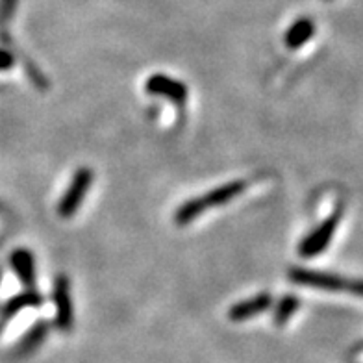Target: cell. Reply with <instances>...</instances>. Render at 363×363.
Masks as SVG:
<instances>
[{"mask_svg":"<svg viewBox=\"0 0 363 363\" xmlns=\"http://www.w3.org/2000/svg\"><path fill=\"white\" fill-rule=\"evenodd\" d=\"M17 2L19 0H0V28L8 24L17 10Z\"/></svg>","mask_w":363,"mask_h":363,"instance_id":"obj_13","label":"cell"},{"mask_svg":"<svg viewBox=\"0 0 363 363\" xmlns=\"http://www.w3.org/2000/svg\"><path fill=\"white\" fill-rule=\"evenodd\" d=\"M341 217H343V211L335 210L310 235L302 239L301 245H298V254H301L302 258H315V256H319L320 252H325L328 249L330 241H332L335 230L340 226Z\"/></svg>","mask_w":363,"mask_h":363,"instance_id":"obj_3","label":"cell"},{"mask_svg":"<svg viewBox=\"0 0 363 363\" xmlns=\"http://www.w3.org/2000/svg\"><path fill=\"white\" fill-rule=\"evenodd\" d=\"M347 291L356 296H363V280H349L347 282Z\"/></svg>","mask_w":363,"mask_h":363,"instance_id":"obj_15","label":"cell"},{"mask_svg":"<svg viewBox=\"0 0 363 363\" xmlns=\"http://www.w3.org/2000/svg\"><path fill=\"white\" fill-rule=\"evenodd\" d=\"M48 328H50V325H48L47 320H39V323H35L32 328L24 334V337L21 340L19 343V350L24 354L32 352V350H35L39 347V345L43 343V340L47 337L48 334Z\"/></svg>","mask_w":363,"mask_h":363,"instance_id":"obj_12","label":"cell"},{"mask_svg":"<svg viewBox=\"0 0 363 363\" xmlns=\"http://www.w3.org/2000/svg\"><path fill=\"white\" fill-rule=\"evenodd\" d=\"M10 263L15 274L19 277L26 289H34L35 286V259L28 249H17L11 252Z\"/></svg>","mask_w":363,"mask_h":363,"instance_id":"obj_8","label":"cell"},{"mask_svg":"<svg viewBox=\"0 0 363 363\" xmlns=\"http://www.w3.org/2000/svg\"><path fill=\"white\" fill-rule=\"evenodd\" d=\"M15 65V57L10 50H4L0 48V71H8Z\"/></svg>","mask_w":363,"mask_h":363,"instance_id":"obj_14","label":"cell"},{"mask_svg":"<svg viewBox=\"0 0 363 363\" xmlns=\"http://www.w3.org/2000/svg\"><path fill=\"white\" fill-rule=\"evenodd\" d=\"M145 89H147L148 95L163 96V99L171 101L172 104H177L178 108H184L187 99H189V89L186 87V84H182L180 80H174L167 74H162V72L148 78Z\"/></svg>","mask_w":363,"mask_h":363,"instance_id":"obj_6","label":"cell"},{"mask_svg":"<svg viewBox=\"0 0 363 363\" xmlns=\"http://www.w3.org/2000/svg\"><path fill=\"white\" fill-rule=\"evenodd\" d=\"M45 296L39 291H34V289H26L24 293H19L15 295L13 298L6 302L4 308H2V319L8 320L11 317H15L24 308H39L43 306Z\"/></svg>","mask_w":363,"mask_h":363,"instance_id":"obj_10","label":"cell"},{"mask_svg":"<svg viewBox=\"0 0 363 363\" xmlns=\"http://www.w3.org/2000/svg\"><path fill=\"white\" fill-rule=\"evenodd\" d=\"M93 171L89 167H80L74 177H72L71 184L65 189L63 196L57 202V216L62 219H71L82 206V202L86 201V195L89 193L91 184H93Z\"/></svg>","mask_w":363,"mask_h":363,"instance_id":"obj_2","label":"cell"},{"mask_svg":"<svg viewBox=\"0 0 363 363\" xmlns=\"http://www.w3.org/2000/svg\"><path fill=\"white\" fill-rule=\"evenodd\" d=\"M313 34H315V23L308 17H302L287 28L286 35H284V43L289 50H296V48L304 47L313 38Z\"/></svg>","mask_w":363,"mask_h":363,"instance_id":"obj_9","label":"cell"},{"mask_svg":"<svg viewBox=\"0 0 363 363\" xmlns=\"http://www.w3.org/2000/svg\"><path fill=\"white\" fill-rule=\"evenodd\" d=\"M301 308V298L293 293H287L284 295L280 301H278L277 308H274V315H272V323L274 325H286L287 320L295 315V311Z\"/></svg>","mask_w":363,"mask_h":363,"instance_id":"obj_11","label":"cell"},{"mask_svg":"<svg viewBox=\"0 0 363 363\" xmlns=\"http://www.w3.org/2000/svg\"><path fill=\"white\" fill-rule=\"evenodd\" d=\"M272 306V295L267 291L258 293V295L245 298V301L238 302L228 310V319L232 323H243V320L254 319L259 313L267 311Z\"/></svg>","mask_w":363,"mask_h":363,"instance_id":"obj_7","label":"cell"},{"mask_svg":"<svg viewBox=\"0 0 363 363\" xmlns=\"http://www.w3.org/2000/svg\"><path fill=\"white\" fill-rule=\"evenodd\" d=\"M289 280L298 286L311 287V289H320V291H347V282L345 278L332 274V272L311 271V269L293 267L287 272Z\"/></svg>","mask_w":363,"mask_h":363,"instance_id":"obj_5","label":"cell"},{"mask_svg":"<svg viewBox=\"0 0 363 363\" xmlns=\"http://www.w3.org/2000/svg\"><path fill=\"white\" fill-rule=\"evenodd\" d=\"M52 302L56 306V317L54 325L60 332L67 334L74 325V308H72V295H71V280L65 274H57L52 287Z\"/></svg>","mask_w":363,"mask_h":363,"instance_id":"obj_4","label":"cell"},{"mask_svg":"<svg viewBox=\"0 0 363 363\" xmlns=\"http://www.w3.org/2000/svg\"><path fill=\"white\" fill-rule=\"evenodd\" d=\"M0 332H2V325H0Z\"/></svg>","mask_w":363,"mask_h":363,"instance_id":"obj_16","label":"cell"},{"mask_svg":"<svg viewBox=\"0 0 363 363\" xmlns=\"http://www.w3.org/2000/svg\"><path fill=\"white\" fill-rule=\"evenodd\" d=\"M245 187H247L245 180H232L228 184H223V186L204 193V195L189 199V201L184 202L177 210V213H174V223L178 226H187L189 223L199 219L202 213H206L210 208L225 206L234 201V199H238L245 191Z\"/></svg>","mask_w":363,"mask_h":363,"instance_id":"obj_1","label":"cell"}]
</instances>
